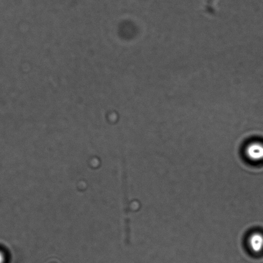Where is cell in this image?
Instances as JSON below:
<instances>
[{"label": "cell", "instance_id": "cell-1", "mask_svg": "<svg viewBox=\"0 0 263 263\" xmlns=\"http://www.w3.org/2000/svg\"><path fill=\"white\" fill-rule=\"evenodd\" d=\"M247 155L254 161H261L263 160V144L254 143L247 147Z\"/></svg>", "mask_w": 263, "mask_h": 263}, {"label": "cell", "instance_id": "cell-2", "mask_svg": "<svg viewBox=\"0 0 263 263\" xmlns=\"http://www.w3.org/2000/svg\"><path fill=\"white\" fill-rule=\"evenodd\" d=\"M249 246L254 252L259 253L263 250V235L260 233H255L250 237Z\"/></svg>", "mask_w": 263, "mask_h": 263}, {"label": "cell", "instance_id": "cell-3", "mask_svg": "<svg viewBox=\"0 0 263 263\" xmlns=\"http://www.w3.org/2000/svg\"><path fill=\"white\" fill-rule=\"evenodd\" d=\"M4 256H3L1 252H0V263L4 262Z\"/></svg>", "mask_w": 263, "mask_h": 263}]
</instances>
